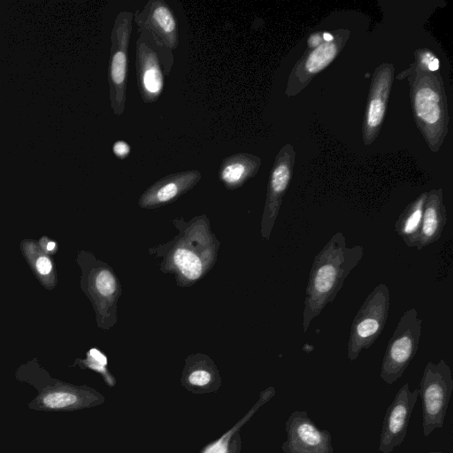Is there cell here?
<instances>
[{"label": "cell", "instance_id": "1", "mask_svg": "<svg viewBox=\"0 0 453 453\" xmlns=\"http://www.w3.org/2000/svg\"><path fill=\"white\" fill-rule=\"evenodd\" d=\"M178 234L166 243L149 249V253L160 257L159 269L174 276L179 287H190L202 280L217 261L219 242L211 230L205 214L188 222L182 219L173 221Z\"/></svg>", "mask_w": 453, "mask_h": 453}, {"label": "cell", "instance_id": "2", "mask_svg": "<svg viewBox=\"0 0 453 453\" xmlns=\"http://www.w3.org/2000/svg\"><path fill=\"white\" fill-rule=\"evenodd\" d=\"M364 255L361 245L349 247L342 232H336L314 257L305 289L303 329L336 297L346 278L360 263Z\"/></svg>", "mask_w": 453, "mask_h": 453}, {"label": "cell", "instance_id": "3", "mask_svg": "<svg viewBox=\"0 0 453 453\" xmlns=\"http://www.w3.org/2000/svg\"><path fill=\"white\" fill-rule=\"evenodd\" d=\"M407 79L412 115L432 152H438L449 132V110L443 81L439 72L405 69L397 75Z\"/></svg>", "mask_w": 453, "mask_h": 453}, {"label": "cell", "instance_id": "4", "mask_svg": "<svg viewBox=\"0 0 453 453\" xmlns=\"http://www.w3.org/2000/svg\"><path fill=\"white\" fill-rule=\"evenodd\" d=\"M16 378L36 389V395L27 403L33 411H73L94 406L100 402V395L92 388L51 378L42 369L20 370Z\"/></svg>", "mask_w": 453, "mask_h": 453}, {"label": "cell", "instance_id": "5", "mask_svg": "<svg viewBox=\"0 0 453 453\" xmlns=\"http://www.w3.org/2000/svg\"><path fill=\"white\" fill-rule=\"evenodd\" d=\"M85 258L83 288L92 302L97 326L108 330L118 322V302L122 288L111 265L90 254Z\"/></svg>", "mask_w": 453, "mask_h": 453}, {"label": "cell", "instance_id": "6", "mask_svg": "<svg viewBox=\"0 0 453 453\" xmlns=\"http://www.w3.org/2000/svg\"><path fill=\"white\" fill-rule=\"evenodd\" d=\"M389 308V288L380 283L365 298L352 321L347 343V357L350 361H355L381 334Z\"/></svg>", "mask_w": 453, "mask_h": 453}, {"label": "cell", "instance_id": "7", "mask_svg": "<svg viewBox=\"0 0 453 453\" xmlns=\"http://www.w3.org/2000/svg\"><path fill=\"white\" fill-rule=\"evenodd\" d=\"M418 389L422 401L423 434L426 437L443 426L453 391L452 372L444 359L426 365Z\"/></svg>", "mask_w": 453, "mask_h": 453}, {"label": "cell", "instance_id": "8", "mask_svg": "<svg viewBox=\"0 0 453 453\" xmlns=\"http://www.w3.org/2000/svg\"><path fill=\"white\" fill-rule=\"evenodd\" d=\"M422 319L415 308L401 316L387 345L380 368V378L388 385L395 382L415 357L421 335Z\"/></svg>", "mask_w": 453, "mask_h": 453}, {"label": "cell", "instance_id": "9", "mask_svg": "<svg viewBox=\"0 0 453 453\" xmlns=\"http://www.w3.org/2000/svg\"><path fill=\"white\" fill-rule=\"evenodd\" d=\"M133 19L132 12H120L115 19L111 35V46L108 77L111 107L116 116H120L126 108L128 49Z\"/></svg>", "mask_w": 453, "mask_h": 453}, {"label": "cell", "instance_id": "10", "mask_svg": "<svg viewBox=\"0 0 453 453\" xmlns=\"http://www.w3.org/2000/svg\"><path fill=\"white\" fill-rule=\"evenodd\" d=\"M350 35L347 28L334 30V38L323 42L312 50H306L288 75L285 95L293 97L300 94L310 82L326 69L342 52Z\"/></svg>", "mask_w": 453, "mask_h": 453}, {"label": "cell", "instance_id": "11", "mask_svg": "<svg viewBox=\"0 0 453 453\" xmlns=\"http://www.w3.org/2000/svg\"><path fill=\"white\" fill-rule=\"evenodd\" d=\"M295 162L296 151L290 143L281 147L275 156L267 184L260 225L261 236L265 241L270 239L283 197L290 185Z\"/></svg>", "mask_w": 453, "mask_h": 453}, {"label": "cell", "instance_id": "12", "mask_svg": "<svg viewBox=\"0 0 453 453\" xmlns=\"http://www.w3.org/2000/svg\"><path fill=\"white\" fill-rule=\"evenodd\" d=\"M395 79V66L382 63L372 75L369 94L362 123V140L365 145L372 144L379 136Z\"/></svg>", "mask_w": 453, "mask_h": 453}, {"label": "cell", "instance_id": "13", "mask_svg": "<svg viewBox=\"0 0 453 453\" xmlns=\"http://www.w3.org/2000/svg\"><path fill=\"white\" fill-rule=\"evenodd\" d=\"M287 440L281 449L284 453H334L329 431L319 428L307 411L296 410L285 423Z\"/></svg>", "mask_w": 453, "mask_h": 453}, {"label": "cell", "instance_id": "14", "mask_svg": "<svg viewBox=\"0 0 453 453\" xmlns=\"http://www.w3.org/2000/svg\"><path fill=\"white\" fill-rule=\"evenodd\" d=\"M418 398V389L411 390L409 383L403 385L397 391L382 421L379 444L381 453H391L404 441Z\"/></svg>", "mask_w": 453, "mask_h": 453}, {"label": "cell", "instance_id": "15", "mask_svg": "<svg viewBox=\"0 0 453 453\" xmlns=\"http://www.w3.org/2000/svg\"><path fill=\"white\" fill-rule=\"evenodd\" d=\"M141 33L152 39L154 46L173 50L179 44V31L173 12L163 0H150L134 18Z\"/></svg>", "mask_w": 453, "mask_h": 453}, {"label": "cell", "instance_id": "16", "mask_svg": "<svg viewBox=\"0 0 453 453\" xmlns=\"http://www.w3.org/2000/svg\"><path fill=\"white\" fill-rule=\"evenodd\" d=\"M135 68L142 101L147 104L156 102L163 92L164 75L157 52L142 33L136 42Z\"/></svg>", "mask_w": 453, "mask_h": 453}, {"label": "cell", "instance_id": "17", "mask_svg": "<svg viewBox=\"0 0 453 453\" xmlns=\"http://www.w3.org/2000/svg\"><path fill=\"white\" fill-rule=\"evenodd\" d=\"M198 170H187L168 174L151 184L140 196L142 209H156L168 204L192 189L201 180Z\"/></svg>", "mask_w": 453, "mask_h": 453}, {"label": "cell", "instance_id": "18", "mask_svg": "<svg viewBox=\"0 0 453 453\" xmlns=\"http://www.w3.org/2000/svg\"><path fill=\"white\" fill-rule=\"evenodd\" d=\"M447 220L448 215L443 203L442 189L440 188L427 191L416 248L420 250L437 242L441 236Z\"/></svg>", "mask_w": 453, "mask_h": 453}, {"label": "cell", "instance_id": "19", "mask_svg": "<svg viewBox=\"0 0 453 453\" xmlns=\"http://www.w3.org/2000/svg\"><path fill=\"white\" fill-rule=\"evenodd\" d=\"M262 165L259 157L242 152L226 157L219 169V179L228 190H234L243 186L253 178Z\"/></svg>", "mask_w": 453, "mask_h": 453}, {"label": "cell", "instance_id": "20", "mask_svg": "<svg viewBox=\"0 0 453 453\" xmlns=\"http://www.w3.org/2000/svg\"><path fill=\"white\" fill-rule=\"evenodd\" d=\"M427 191L422 192L406 205L395 224V231L408 247H416L421 227Z\"/></svg>", "mask_w": 453, "mask_h": 453}, {"label": "cell", "instance_id": "21", "mask_svg": "<svg viewBox=\"0 0 453 453\" xmlns=\"http://www.w3.org/2000/svg\"><path fill=\"white\" fill-rule=\"evenodd\" d=\"M24 253L35 273L47 287L55 284V269L52 260L38 245L28 241L23 243Z\"/></svg>", "mask_w": 453, "mask_h": 453}, {"label": "cell", "instance_id": "22", "mask_svg": "<svg viewBox=\"0 0 453 453\" xmlns=\"http://www.w3.org/2000/svg\"><path fill=\"white\" fill-rule=\"evenodd\" d=\"M275 395V388L269 387L264 390L258 401L249 411V412L237 422L229 431H227L218 441L209 445L203 453H226L228 442L232 436L255 414V412Z\"/></svg>", "mask_w": 453, "mask_h": 453}, {"label": "cell", "instance_id": "23", "mask_svg": "<svg viewBox=\"0 0 453 453\" xmlns=\"http://www.w3.org/2000/svg\"><path fill=\"white\" fill-rule=\"evenodd\" d=\"M194 357L196 364L194 363L190 367L192 369L187 375L188 381L193 386H206L212 379V373L210 370L211 360L203 354L194 355Z\"/></svg>", "mask_w": 453, "mask_h": 453}, {"label": "cell", "instance_id": "24", "mask_svg": "<svg viewBox=\"0 0 453 453\" xmlns=\"http://www.w3.org/2000/svg\"><path fill=\"white\" fill-rule=\"evenodd\" d=\"M439 68L440 61L435 54L428 48H421L415 50L414 62L407 69L436 73L439 72Z\"/></svg>", "mask_w": 453, "mask_h": 453}, {"label": "cell", "instance_id": "25", "mask_svg": "<svg viewBox=\"0 0 453 453\" xmlns=\"http://www.w3.org/2000/svg\"><path fill=\"white\" fill-rule=\"evenodd\" d=\"M86 366L96 370L97 372H105V366L107 365V357L99 349L93 348L87 353V358L82 361Z\"/></svg>", "mask_w": 453, "mask_h": 453}, {"label": "cell", "instance_id": "26", "mask_svg": "<svg viewBox=\"0 0 453 453\" xmlns=\"http://www.w3.org/2000/svg\"><path fill=\"white\" fill-rule=\"evenodd\" d=\"M112 152L116 157L123 160L130 154L131 148L126 141L119 140L113 143Z\"/></svg>", "mask_w": 453, "mask_h": 453}, {"label": "cell", "instance_id": "27", "mask_svg": "<svg viewBox=\"0 0 453 453\" xmlns=\"http://www.w3.org/2000/svg\"><path fill=\"white\" fill-rule=\"evenodd\" d=\"M323 42V32L313 33L307 40V50H312L320 45Z\"/></svg>", "mask_w": 453, "mask_h": 453}, {"label": "cell", "instance_id": "28", "mask_svg": "<svg viewBox=\"0 0 453 453\" xmlns=\"http://www.w3.org/2000/svg\"><path fill=\"white\" fill-rule=\"evenodd\" d=\"M40 244L46 254L54 253L57 249L56 243L45 237L40 240Z\"/></svg>", "mask_w": 453, "mask_h": 453}, {"label": "cell", "instance_id": "29", "mask_svg": "<svg viewBox=\"0 0 453 453\" xmlns=\"http://www.w3.org/2000/svg\"><path fill=\"white\" fill-rule=\"evenodd\" d=\"M432 453V452H431ZM433 453H436V452H433Z\"/></svg>", "mask_w": 453, "mask_h": 453}]
</instances>
